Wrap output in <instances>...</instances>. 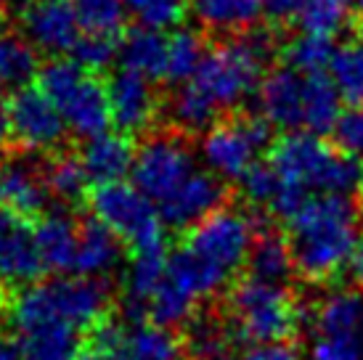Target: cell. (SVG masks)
<instances>
[{"mask_svg": "<svg viewBox=\"0 0 363 360\" xmlns=\"http://www.w3.org/2000/svg\"><path fill=\"white\" fill-rule=\"evenodd\" d=\"M361 210L347 196L318 193L289 220V249L294 270L311 281H326L350 262L358 244Z\"/></svg>", "mask_w": 363, "mask_h": 360, "instance_id": "6da1fadb", "label": "cell"}, {"mask_svg": "<svg viewBox=\"0 0 363 360\" xmlns=\"http://www.w3.org/2000/svg\"><path fill=\"white\" fill-rule=\"evenodd\" d=\"M281 186H292L305 193H321L353 199L363 193V159L329 149L313 133H289L271 146L268 159Z\"/></svg>", "mask_w": 363, "mask_h": 360, "instance_id": "7a4b0ae2", "label": "cell"}, {"mask_svg": "<svg viewBox=\"0 0 363 360\" xmlns=\"http://www.w3.org/2000/svg\"><path fill=\"white\" fill-rule=\"evenodd\" d=\"M276 50L279 43L273 30L255 27L239 35L236 40L207 50V59L202 61L191 82L215 101L218 109L239 106L255 90H260V82L265 80V67L273 61Z\"/></svg>", "mask_w": 363, "mask_h": 360, "instance_id": "3957f363", "label": "cell"}, {"mask_svg": "<svg viewBox=\"0 0 363 360\" xmlns=\"http://www.w3.org/2000/svg\"><path fill=\"white\" fill-rule=\"evenodd\" d=\"M106 286L99 279H56L32 283L11 302V326L30 331L45 323H64L72 329H93L106 318Z\"/></svg>", "mask_w": 363, "mask_h": 360, "instance_id": "277c9868", "label": "cell"}, {"mask_svg": "<svg viewBox=\"0 0 363 360\" xmlns=\"http://www.w3.org/2000/svg\"><path fill=\"white\" fill-rule=\"evenodd\" d=\"M38 88L59 106L74 135L99 138L111 125L109 88L99 80V74L85 72L77 61L53 59L38 72Z\"/></svg>", "mask_w": 363, "mask_h": 360, "instance_id": "5b68a950", "label": "cell"}, {"mask_svg": "<svg viewBox=\"0 0 363 360\" xmlns=\"http://www.w3.org/2000/svg\"><path fill=\"white\" fill-rule=\"evenodd\" d=\"M93 218L104 223L120 241L130 244L133 254L164 252V220L152 199L130 183L96 186L91 193Z\"/></svg>", "mask_w": 363, "mask_h": 360, "instance_id": "8992f818", "label": "cell"}, {"mask_svg": "<svg viewBox=\"0 0 363 360\" xmlns=\"http://www.w3.org/2000/svg\"><path fill=\"white\" fill-rule=\"evenodd\" d=\"M228 308L233 315V329L242 339L286 342L300 326V308L289 291L276 283L257 279H244L231 289Z\"/></svg>", "mask_w": 363, "mask_h": 360, "instance_id": "52a82bcc", "label": "cell"}, {"mask_svg": "<svg viewBox=\"0 0 363 360\" xmlns=\"http://www.w3.org/2000/svg\"><path fill=\"white\" fill-rule=\"evenodd\" d=\"M255 228H257V220L252 215L220 207L189 230L183 247L212 265L218 273H223L225 279H231L236 270L250 262L255 247Z\"/></svg>", "mask_w": 363, "mask_h": 360, "instance_id": "ba28073f", "label": "cell"}, {"mask_svg": "<svg viewBox=\"0 0 363 360\" xmlns=\"http://www.w3.org/2000/svg\"><path fill=\"white\" fill-rule=\"evenodd\" d=\"M271 128L265 117L218 122L199 143L204 164L223 180H242L257 164V154L271 143Z\"/></svg>", "mask_w": 363, "mask_h": 360, "instance_id": "9c48e42d", "label": "cell"}, {"mask_svg": "<svg viewBox=\"0 0 363 360\" xmlns=\"http://www.w3.org/2000/svg\"><path fill=\"white\" fill-rule=\"evenodd\" d=\"M196 157L175 135H154L135 151L133 186L160 210L196 175Z\"/></svg>", "mask_w": 363, "mask_h": 360, "instance_id": "30bf717a", "label": "cell"}, {"mask_svg": "<svg viewBox=\"0 0 363 360\" xmlns=\"http://www.w3.org/2000/svg\"><path fill=\"white\" fill-rule=\"evenodd\" d=\"M11 138L32 151L56 149L67 135V120L40 88H21L9 99Z\"/></svg>", "mask_w": 363, "mask_h": 360, "instance_id": "8fae6325", "label": "cell"}, {"mask_svg": "<svg viewBox=\"0 0 363 360\" xmlns=\"http://www.w3.org/2000/svg\"><path fill=\"white\" fill-rule=\"evenodd\" d=\"M21 30H24V40L32 48L51 56L74 50L82 38L74 3L69 0H38L21 16Z\"/></svg>", "mask_w": 363, "mask_h": 360, "instance_id": "7c38bea8", "label": "cell"}, {"mask_svg": "<svg viewBox=\"0 0 363 360\" xmlns=\"http://www.w3.org/2000/svg\"><path fill=\"white\" fill-rule=\"evenodd\" d=\"M109 103H111V122L120 128L122 135L146 130L157 117V93L152 88V80L130 69H120L109 82Z\"/></svg>", "mask_w": 363, "mask_h": 360, "instance_id": "4fadbf2b", "label": "cell"}, {"mask_svg": "<svg viewBox=\"0 0 363 360\" xmlns=\"http://www.w3.org/2000/svg\"><path fill=\"white\" fill-rule=\"evenodd\" d=\"M43 260L35 244V228L9 210H0V279L32 283L43 273Z\"/></svg>", "mask_w": 363, "mask_h": 360, "instance_id": "5bb4252c", "label": "cell"}, {"mask_svg": "<svg viewBox=\"0 0 363 360\" xmlns=\"http://www.w3.org/2000/svg\"><path fill=\"white\" fill-rule=\"evenodd\" d=\"M262 117L273 128L294 130L305 122V77L294 69H273L265 74L257 90Z\"/></svg>", "mask_w": 363, "mask_h": 360, "instance_id": "9a60e30c", "label": "cell"}, {"mask_svg": "<svg viewBox=\"0 0 363 360\" xmlns=\"http://www.w3.org/2000/svg\"><path fill=\"white\" fill-rule=\"evenodd\" d=\"M223 199H225L223 180L212 172L199 170L170 201L162 204L160 215L170 228H194L204 218H210L212 212L220 210Z\"/></svg>", "mask_w": 363, "mask_h": 360, "instance_id": "2e32d148", "label": "cell"}, {"mask_svg": "<svg viewBox=\"0 0 363 360\" xmlns=\"http://www.w3.org/2000/svg\"><path fill=\"white\" fill-rule=\"evenodd\" d=\"M48 183L45 172H40L30 159H11L3 167V183H0V201L6 210L19 215L24 220L43 218L48 204Z\"/></svg>", "mask_w": 363, "mask_h": 360, "instance_id": "e0dca14e", "label": "cell"}, {"mask_svg": "<svg viewBox=\"0 0 363 360\" xmlns=\"http://www.w3.org/2000/svg\"><path fill=\"white\" fill-rule=\"evenodd\" d=\"M80 159L88 178L96 186H109V183H122V178L128 172H133L135 151H133V143L128 135L104 133V135L85 143Z\"/></svg>", "mask_w": 363, "mask_h": 360, "instance_id": "ac0fdd59", "label": "cell"}, {"mask_svg": "<svg viewBox=\"0 0 363 360\" xmlns=\"http://www.w3.org/2000/svg\"><path fill=\"white\" fill-rule=\"evenodd\" d=\"M35 244L43 260V268L53 273L74 270L77 247H80V228L61 212L43 215L35 223Z\"/></svg>", "mask_w": 363, "mask_h": 360, "instance_id": "d6986e66", "label": "cell"}, {"mask_svg": "<svg viewBox=\"0 0 363 360\" xmlns=\"http://www.w3.org/2000/svg\"><path fill=\"white\" fill-rule=\"evenodd\" d=\"M167 279V257L164 252H143L133 254L128 270V294H125V313L130 323H143L149 313V302Z\"/></svg>", "mask_w": 363, "mask_h": 360, "instance_id": "ffe728a7", "label": "cell"}, {"mask_svg": "<svg viewBox=\"0 0 363 360\" xmlns=\"http://www.w3.org/2000/svg\"><path fill=\"white\" fill-rule=\"evenodd\" d=\"M194 19L215 35H244L262 16V0H191Z\"/></svg>", "mask_w": 363, "mask_h": 360, "instance_id": "44dd1931", "label": "cell"}, {"mask_svg": "<svg viewBox=\"0 0 363 360\" xmlns=\"http://www.w3.org/2000/svg\"><path fill=\"white\" fill-rule=\"evenodd\" d=\"M122 241L111 233L104 223L85 220L80 228V247H77V262L74 273L82 279H101L117 268L122 257Z\"/></svg>", "mask_w": 363, "mask_h": 360, "instance_id": "7402d4cb", "label": "cell"}, {"mask_svg": "<svg viewBox=\"0 0 363 360\" xmlns=\"http://www.w3.org/2000/svg\"><path fill=\"white\" fill-rule=\"evenodd\" d=\"M167 281L178 291L189 294L194 302L202 300V297H210V294L220 291L228 283V279L223 273H218L212 265L199 260L186 247H181V249L172 252L167 257Z\"/></svg>", "mask_w": 363, "mask_h": 360, "instance_id": "603a6c76", "label": "cell"}, {"mask_svg": "<svg viewBox=\"0 0 363 360\" xmlns=\"http://www.w3.org/2000/svg\"><path fill=\"white\" fill-rule=\"evenodd\" d=\"M120 56L125 69L141 74L146 80H164L167 77V38L154 30L128 32L120 45Z\"/></svg>", "mask_w": 363, "mask_h": 360, "instance_id": "cb8c5ba5", "label": "cell"}, {"mask_svg": "<svg viewBox=\"0 0 363 360\" xmlns=\"http://www.w3.org/2000/svg\"><path fill=\"white\" fill-rule=\"evenodd\" d=\"M19 360H74L80 355L77 329L45 323L19 334Z\"/></svg>", "mask_w": 363, "mask_h": 360, "instance_id": "d4e9b609", "label": "cell"}, {"mask_svg": "<svg viewBox=\"0 0 363 360\" xmlns=\"http://www.w3.org/2000/svg\"><path fill=\"white\" fill-rule=\"evenodd\" d=\"M117 360H181V339L157 323H130Z\"/></svg>", "mask_w": 363, "mask_h": 360, "instance_id": "484cf974", "label": "cell"}, {"mask_svg": "<svg viewBox=\"0 0 363 360\" xmlns=\"http://www.w3.org/2000/svg\"><path fill=\"white\" fill-rule=\"evenodd\" d=\"M340 101H342V96L337 93L329 74L305 77V130L313 133V135L332 133L337 120L342 117Z\"/></svg>", "mask_w": 363, "mask_h": 360, "instance_id": "4316f807", "label": "cell"}, {"mask_svg": "<svg viewBox=\"0 0 363 360\" xmlns=\"http://www.w3.org/2000/svg\"><path fill=\"white\" fill-rule=\"evenodd\" d=\"M239 331L215 318H199L189 329V352L194 360H239Z\"/></svg>", "mask_w": 363, "mask_h": 360, "instance_id": "83f0119b", "label": "cell"}, {"mask_svg": "<svg viewBox=\"0 0 363 360\" xmlns=\"http://www.w3.org/2000/svg\"><path fill=\"white\" fill-rule=\"evenodd\" d=\"M218 114L220 109L215 106V101L194 82L181 85L170 99V120L183 133H207L210 128H215Z\"/></svg>", "mask_w": 363, "mask_h": 360, "instance_id": "f1b7e54d", "label": "cell"}, {"mask_svg": "<svg viewBox=\"0 0 363 360\" xmlns=\"http://www.w3.org/2000/svg\"><path fill=\"white\" fill-rule=\"evenodd\" d=\"M247 265H250V279L281 286L294 270V257L292 249H289V241L279 239L273 233H265L260 241H255Z\"/></svg>", "mask_w": 363, "mask_h": 360, "instance_id": "f546056e", "label": "cell"}, {"mask_svg": "<svg viewBox=\"0 0 363 360\" xmlns=\"http://www.w3.org/2000/svg\"><path fill=\"white\" fill-rule=\"evenodd\" d=\"M207 59V45L194 30H175L167 38V77L170 82H191Z\"/></svg>", "mask_w": 363, "mask_h": 360, "instance_id": "4dcf8cb0", "label": "cell"}, {"mask_svg": "<svg viewBox=\"0 0 363 360\" xmlns=\"http://www.w3.org/2000/svg\"><path fill=\"white\" fill-rule=\"evenodd\" d=\"M38 72V56L30 43L16 35H0V88H27Z\"/></svg>", "mask_w": 363, "mask_h": 360, "instance_id": "1f68e13d", "label": "cell"}, {"mask_svg": "<svg viewBox=\"0 0 363 360\" xmlns=\"http://www.w3.org/2000/svg\"><path fill=\"white\" fill-rule=\"evenodd\" d=\"M329 77H332L337 93L342 101L361 106L363 103V43L353 40L345 43L334 50L332 64H329Z\"/></svg>", "mask_w": 363, "mask_h": 360, "instance_id": "d6a6232c", "label": "cell"}, {"mask_svg": "<svg viewBox=\"0 0 363 360\" xmlns=\"http://www.w3.org/2000/svg\"><path fill=\"white\" fill-rule=\"evenodd\" d=\"M74 13L85 35L106 38H117L128 19L125 0H74Z\"/></svg>", "mask_w": 363, "mask_h": 360, "instance_id": "836d02e7", "label": "cell"}, {"mask_svg": "<svg viewBox=\"0 0 363 360\" xmlns=\"http://www.w3.org/2000/svg\"><path fill=\"white\" fill-rule=\"evenodd\" d=\"M128 16L154 32L175 30L191 11V0H125Z\"/></svg>", "mask_w": 363, "mask_h": 360, "instance_id": "e575fe53", "label": "cell"}, {"mask_svg": "<svg viewBox=\"0 0 363 360\" xmlns=\"http://www.w3.org/2000/svg\"><path fill=\"white\" fill-rule=\"evenodd\" d=\"M334 45L329 38H318V35H300L297 40H292L284 48V59L289 64V69L300 72L303 77L311 74H323V69H329L334 56Z\"/></svg>", "mask_w": 363, "mask_h": 360, "instance_id": "d590c367", "label": "cell"}, {"mask_svg": "<svg viewBox=\"0 0 363 360\" xmlns=\"http://www.w3.org/2000/svg\"><path fill=\"white\" fill-rule=\"evenodd\" d=\"M350 9H353V0H308L297 21L305 35H318L332 40L345 27Z\"/></svg>", "mask_w": 363, "mask_h": 360, "instance_id": "8d00e7d4", "label": "cell"}, {"mask_svg": "<svg viewBox=\"0 0 363 360\" xmlns=\"http://www.w3.org/2000/svg\"><path fill=\"white\" fill-rule=\"evenodd\" d=\"M88 172L82 167L80 157L72 154H61L48 162L45 170V183L53 196H59L61 201H77L82 199V193L88 189Z\"/></svg>", "mask_w": 363, "mask_h": 360, "instance_id": "74e56055", "label": "cell"}, {"mask_svg": "<svg viewBox=\"0 0 363 360\" xmlns=\"http://www.w3.org/2000/svg\"><path fill=\"white\" fill-rule=\"evenodd\" d=\"M311 360H363V331H313Z\"/></svg>", "mask_w": 363, "mask_h": 360, "instance_id": "f35d334b", "label": "cell"}, {"mask_svg": "<svg viewBox=\"0 0 363 360\" xmlns=\"http://www.w3.org/2000/svg\"><path fill=\"white\" fill-rule=\"evenodd\" d=\"M194 305H196V302H194L189 294L178 291L170 281L164 279V283L157 289V294H154L152 302H149V318H152V323H157V326L170 329V326H178V323L191 318Z\"/></svg>", "mask_w": 363, "mask_h": 360, "instance_id": "ab89813d", "label": "cell"}, {"mask_svg": "<svg viewBox=\"0 0 363 360\" xmlns=\"http://www.w3.org/2000/svg\"><path fill=\"white\" fill-rule=\"evenodd\" d=\"M117 53H120L117 38H106V35H82L80 43L72 50V56H74L72 61H77L85 72L99 74V72L109 69L111 64H114Z\"/></svg>", "mask_w": 363, "mask_h": 360, "instance_id": "60d3db41", "label": "cell"}, {"mask_svg": "<svg viewBox=\"0 0 363 360\" xmlns=\"http://www.w3.org/2000/svg\"><path fill=\"white\" fill-rule=\"evenodd\" d=\"M332 138L340 154L363 159V109L361 106H353V109L342 111V117L334 125Z\"/></svg>", "mask_w": 363, "mask_h": 360, "instance_id": "b9f144b4", "label": "cell"}, {"mask_svg": "<svg viewBox=\"0 0 363 360\" xmlns=\"http://www.w3.org/2000/svg\"><path fill=\"white\" fill-rule=\"evenodd\" d=\"M279 189H281V180H279V175H276L271 164H260L257 162L252 170L242 178L244 196L252 204H257V207H271Z\"/></svg>", "mask_w": 363, "mask_h": 360, "instance_id": "7bdbcfd3", "label": "cell"}, {"mask_svg": "<svg viewBox=\"0 0 363 360\" xmlns=\"http://www.w3.org/2000/svg\"><path fill=\"white\" fill-rule=\"evenodd\" d=\"M125 334H128V329L106 315V318H101L91 329V350L101 352V355H106V358H111V360H117V355H120V350H122V342H125Z\"/></svg>", "mask_w": 363, "mask_h": 360, "instance_id": "ee69618b", "label": "cell"}, {"mask_svg": "<svg viewBox=\"0 0 363 360\" xmlns=\"http://www.w3.org/2000/svg\"><path fill=\"white\" fill-rule=\"evenodd\" d=\"M239 360H303L289 342H260L242 350Z\"/></svg>", "mask_w": 363, "mask_h": 360, "instance_id": "f6af8a7d", "label": "cell"}, {"mask_svg": "<svg viewBox=\"0 0 363 360\" xmlns=\"http://www.w3.org/2000/svg\"><path fill=\"white\" fill-rule=\"evenodd\" d=\"M308 0H262V13L271 24H286L292 19H300Z\"/></svg>", "mask_w": 363, "mask_h": 360, "instance_id": "bcb514c9", "label": "cell"}, {"mask_svg": "<svg viewBox=\"0 0 363 360\" xmlns=\"http://www.w3.org/2000/svg\"><path fill=\"white\" fill-rule=\"evenodd\" d=\"M347 270H350V279L358 289H363V239L355 244L353 254H350V262H347Z\"/></svg>", "mask_w": 363, "mask_h": 360, "instance_id": "7dc6e473", "label": "cell"}, {"mask_svg": "<svg viewBox=\"0 0 363 360\" xmlns=\"http://www.w3.org/2000/svg\"><path fill=\"white\" fill-rule=\"evenodd\" d=\"M38 0H0V11H6V13H19L24 16L27 11L35 6Z\"/></svg>", "mask_w": 363, "mask_h": 360, "instance_id": "c3c4849f", "label": "cell"}, {"mask_svg": "<svg viewBox=\"0 0 363 360\" xmlns=\"http://www.w3.org/2000/svg\"><path fill=\"white\" fill-rule=\"evenodd\" d=\"M11 135V122H9V101L3 99L0 93V143H6V138Z\"/></svg>", "mask_w": 363, "mask_h": 360, "instance_id": "681fc988", "label": "cell"}, {"mask_svg": "<svg viewBox=\"0 0 363 360\" xmlns=\"http://www.w3.org/2000/svg\"><path fill=\"white\" fill-rule=\"evenodd\" d=\"M0 360H19V347L0 337Z\"/></svg>", "mask_w": 363, "mask_h": 360, "instance_id": "f907efd6", "label": "cell"}, {"mask_svg": "<svg viewBox=\"0 0 363 360\" xmlns=\"http://www.w3.org/2000/svg\"><path fill=\"white\" fill-rule=\"evenodd\" d=\"M74 360H111V358H106V355H101V352L96 350H82Z\"/></svg>", "mask_w": 363, "mask_h": 360, "instance_id": "816d5d0a", "label": "cell"}, {"mask_svg": "<svg viewBox=\"0 0 363 360\" xmlns=\"http://www.w3.org/2000/svg\"><path fill=\"white\" fill-rule=\"evenodd\" d=\"M0 308H3V279H0Z\"/></svg>", "mask_w": 363, "mask_h": 360, "instance_id": "f5cc1de1", "label": "cell"}, {"mask_svg": "<svg viewBox=\"0 0 363 360\" xmlns=\"http://www.w3.org/2000/svg\"><path fill=\"white\" fill-rule=\"evenodd\" d=\"M361 43H363V13H361Z\"/></svg>", "mask_w": 363, "mask_h": 360, "instance_id": "db71d44e", "label": "cell"}, {"mask_svg": "<svg viewBox=\"0 0 363 360\" xmlns=\"http://www.w3.org/2000/svg\"><path fill=\"white\" fill-rule=\"evenodd\" d=\"M0 183H3V167H0Z\"/></svg>", "mask_w": 363, "mask_h": 360, "instance_id": "11a10c76", "label": "cell"}, {"mask_svg": "<svg viewBox=\"0 0 363 360\" xmlns=\"http://www.w3.org/2000/svg\"><path fill=\"white\" fill-rule=\"evenodd\" d=\"M361 223H363V207H361Z\"/></svg>", "mask_w": 363, "mask_h": 360, "instance_id": "9f6ffc18", "label": "cell"}]
</instances>
